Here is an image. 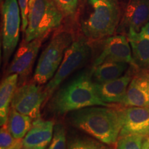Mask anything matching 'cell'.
<instances>
[{"mask_svg": "<svg viewBox=\"0 0 149 149\" xmlns=\"http://www.w3.org/2000/svg\"><path fill=\"white\" fill-rule=\"evenodd\" d=\"M70 122L97 140L112 146L116 144L122 128L120 108L92 106L70 112Z\"/></svg>", "mask_w": 149, "mask_h": 149, "instance_id": "1", "label": "cell"}, {"mask_svg": "<svg viewBox=\"0 0 149 149\" xmlns=\"http://www.w3.org/2000/svg\"><path fill=\"white\" fill-rule=\"evenodd\" d=\"M80 13V29L91 42L114 35L122 18L119 0H84Z\"/></svg>", "mask_w": 149, "mask_h": 149, "instance_id": "2", "label": "cell"}, {"mask_svg": "<svg viewBox=\"0 0 149 149\" xmlns=\"http://www.w3.org/2000/svg\"><path fill=\"white\" fill-rule=\"evenodd\" d=\"M92 106L109 107L111 104L99 97L91 73L86 72L79 74L59 88L49 103L52 113L58 115Z\"/></svg>", "mask_w": 149, "mask_h": 149, "instance_id": "3", "label": "cell"}, {"mask_svg": "<svg viewBox=\"0 0 149 149\" xmlns=\"http://www.w3.org/2000/svg\"><path fill=\"white\" fill-rule=\"evenodd\" d=\"M74 40V35L70 29H61L54 33L37 61L33 75L34 82L42 86L53 78Z\"/></svg>", "mask_w": 149, "mask_h": 149, "instance_id": "4", "label": "cell"}, {"mask_svg": "<svg viewBox=\"0 0 149 149\" xmlns=\"http://www.w3.org/2000/svg\"><path fill=\"white\" fill-rule=\"evenodd\" d=\"M64 14L52 0H29L28 26L24 40L31 42L48 35L61 26Z\"/></svg>", "mask_w": 149, "mask_h": 149, "instance_id": "5", "label": "cell"}, {"mask_svg": "<svg viewBox=\"0 0 149 149\" xmlns=\"http://www.w3.org/2000/svg\"><path fill=\"white\" fill-rule=\"evenodd\" d=\"M92 54L91 42L85 37L74 40L68 48L60 66L53 78L44 87L47 100L70 74L88 60Z\"/></svg>", "mask_w": 149, "mask_h": 149, "instance_id": "6", "label": "cell"}, {"mask_svg": "<svg viewBox=\"0 0 149 149\" xmlns=\"http://www.w3.org/2000/svg\"><path fill=\"white\" fill-rule=\"evenodd\" d=\"M1 10L2 18V58L6 64L8 63L18 44L22 15L18 0H5L1 6Z\"/></svg>", "mask_w": 149, "mask_h": 149, "instance_id": "7", "label": "cell"}, {"mask_svg": "<svg viewBox=\"0 0 149 149\" xmlns=\"http://www.w3.org/2000/svg\"><path fill=\"white\" fill-rule=\"evenodd\" d=\"M46 100L47 95L44 88L33 81L17 88L10 107L35 120L40 117L41 107Z\"/></svg>", "mask_w": 149, "mask_h": 149, "instance_id": "8", "label": "cell"}, {"mask_svg": "<svg viewBox=\"0 0 149 149\" xmlns=\"http://www.w3.org/2000/svg\"><path fill=\"white\" fill-rule=\"evenodd\" d=\"M102 40L100 52L93 61L92 67L109 61L135 65L127 36L122 34L113 35Z\"/></svg>", "mask_w": 149, "mask_h": 149, "instance_id": "9", "label": "cell"}, {"mask_svg": "<svg viewBox=\"0 0 149 149\" xmlns=\"http://www.w3.org/2000/svg\"><path fill=\"white\" fill-rule=\"evenodd\" d=\"M46 37L47 36L41 37L31 42L23 40L9 64L6 75L17 74L21 79L27 77L32 70L42 42Z\"/></svg>", "mask_w": 149, "mask_h": 149, "instance_id": "10", "label": "cell"}, {"mask_svg": "<svg viewBox=\"0 0 149 149\" xmlns=\"http://www.w3.org/2000/svg\"><path fill=\"white\" fill-rule=\"evenodd\" d=\"M122 128L120 137L138 135L149 137V107L120 108Z\"/></svg>", "mask_w": 149, "mask_h": 149, "instance_id": "11", "label": "cell"}, {"mask_svg": "<svg viewBox=\"0 0 149 149\" xmlns=\"http://www.w3.org/2000/svg\"><path fill=\"white\" fill-rule=\"evenodd\" d=\"M120 104L122 107H149L148 70H136Z\"/></svg>", "mask_w": 149, "mask_h": 149, "instance_id": "12", "label": "cell"}, {"mask_svg": "<svg viewBox=\"0 0 149 149\" xmlns=\"http://www.w3.org/2000/svg\"><path fill=\"white\" fill-rule=\"evenodd\" d=\"M148 22L149 0H129L117 32L127 33L130 29L139 32Z\"/></svg>", "mask_w": 149, "mask_h": 149, "instance_id": "13", "label": "cell"}, {"mask_svg": "<svg viewBox=\"0 0 149 149\" xmlns=\"http://www.w3.org/2000/svg\"><path fill=\"white\" fill-rule=\"evenodd\" d=\"M137 68L135 65L130 64L127 71L120 77L105 83H95L99 97L108 104H120Z\"/></svg>", "mask_w": 149, "mask_h": 149, "instance_id": "14", "label": "cell"}, {"mask_svg": "<svg viewBox=\"0 0 149 149\" xmlns=\"http://www.w3.org/2000/svg\"><path fill=\"white\" fill-rule=\"evenodd\" d=\"M54 122L41 117L33 120L32 126L23 138L24 149H46L52 140Z\"/></svg>", "mask_w": 149, "mask_h": 149, "instance_id": "15", "label": "cell"}, {"mask_svg": "<svg viewBox=\"0 0 149 149\" xmlns=\"http://www.w3.org/2000/svg\"><path fill=\"white\" fill-rule=\"evenodd\" d=\"M131 47L135 65L140 69H149V37L142 31L130 29L126 33Z\"/></svg>", "mask_w": 149, "mask_h": 149, "instance_id": "16", "label": "cell"}, {"mask_svg": "<svg viewBox=\"0 0 149 149\" xmlns=\"http://www.w3.org/2000/svg\"><path fill=\"white\" fill-rule=\"evenodd\" d=\"M130 66L126 62L109 61L92 67L91 76L95 84L105 83L120 77L127 71Z\"/></svg>", "mask_w": 149, "mask_h": 149, "instance_id": "17", "label": "cell"}, {"mask_svg": "<svg viewBox=\"0 0 149 149\" xmlns=\"http://www.w3.org/2000/svg\"><path fill=\"white\" fill-rule=\"evenodd\" d=\"M19 75L11 74L2 80L0 86V124L1 126L7 124L15 92L17 88Z\"/></svg>", "mask_w": 149, "mask_h": 149, "instance_id": "18", "label": "cell"}, {"mask_svg": "<svg viewBox=\"0 0 149 149\" xmlns=\"http://www.w3.org/2000/svg\"><path fill=\"white\" fill-rule=\"evenodd\" d=\"M32 120L31 117L19 113L10 107L6 124L15 138L23 139L32 126Z\"/></svg>", "mask_w": 149, "mask_h": 149, "instance_id": "19", "label": "cell"}, {"mask_svg": "<svg viewBox=\"0 0 149 149\" xmlns=\"http://www.w3.org/2000/svg\"><path fill=\"white\" fill-rule=\"evenodd\" d=\"M64 14V17L74 20L79 14L84 0H52Z\"/></svg>", "mask_w": 149, "mask_h": 149, "instance_id": "20", "label": "cell"}, {"mask_svg": "<svg viewBox=\"0 0 149 149\" xmlns=\"http://www.w3.org/2000/svg\"><path fill=\"white\" fill-rule=\"evenodd\" d=\"M67 149H113L109 145L95 139L86 137H77L68 143Z\"/></svg>", "mask_w": 149, "mask_h": 149, "instance_id": "21", "label": "cell"}, {"mask_svg": "<svg viewBox=\"0 0 149 149\" xmlns=\"http://www.w3.org/2000/svg\"><path fill=\"white\" fill-rule=\"evenodd\" d=\"M144 136L128 135L119 137L115 149H141Z\"/></svg>", "mask_w": 149, "mask_h": 149, "instance_id": "22", "label": "cell"}, {"mask_svg": "<svg viewBox=\"0 0 149 149\" xmlns=\"http://www.w3.org/2000/svg\"><path fill=\"white\" fill-rule=\"evenodd\" d=\"M47 149H66V129L61 123L54 126L53 138Z\"/></svg>", "mask_w": 149, "mask_h": 149, "instance_id": "23", "label": "cell"}, {"mask_svg": "<svg viewBox=\"0 0 149 149\" xmlns=\"http://www.w3.org/2000/svg\"><path fill=\"white\" fill-rule=\"evenodd\" d=\"M17 139L9 131L7 124L1 126L0 131V149H10L15 144Z\"/></svg>", "mask_w": 149, "mask_h": 149, "instance_id": "24", "label": "cell"}, {"mask_svg": "<svg viewBox=\"0 0 149 149\" xmlns=\"http://www.w3.org/2000/svg\"><path fill=\"white\" fill-rule=\"evenodd\" d=\"M29 0H18L19 6L21 10L22 15V30L25 33L28 26V13H29Z\"/></svg>", "mask_w": 149, "mask_h": 149, "instance_id": "25", "label": "cell"}, {"mask_svg": "<svg viewBox=\"0 0 149 149\" xmlns=\"http://www.w3.org/2000/svg\"><path fill=\"white\" fill-rule=\"evenodd\" d=\"M141 149H149V137H144Z\"/></svg>", "mask_w": 149, "mask_h": 149, "instance_id": "26", "label": "cell"}, {"mask_svg": "<svg viewBox=\"0 0 149 149\" xmlns=\"http://www.w3.org/2000/svg\"><path fill=\"white\" fill-rule=\"evenodd\" d=\"M140 31H142L144 34H146L147 36L149 37V22L141 29Z\"/></svg>", "mask_w": 149, "mask_h": 149, "instance_id": "27", "label": "cell"}, {"mask_svg": "<svg viewBox=\"0 0 149 149\" xmlns=\"http://www.w3.org/2000/svg\"><path fill=\"white\" fill-rule=\"evenodd\" d=\"M4 1H5V0H0V3H1V6L3 5V2H4Z\"/></svg>", "mask_w": 149, "mask_h": 149, "instance_id": "28", "label": "cell"}, {"mask_svg": "<svg viewBox=\"0 0 149 149\" xmlns=\"http://www.w3.org/2000/svg\"><path fill=\"white\" fill-rule=\"evenodd\" d=\"M124 1H126V2H127V3H128V1H129V0H124Z\"/></svg>", "mask_w": 149, "mask_h": 149, "instance_id": "29", "label": "cell"}, {"mask_svg": "<svg viewBox=\"0 0 149 149\" xmlns=\"http://www.w3.org/2000/svg\"><path fill=\"white\" fill-rule=\"evenodd\" d=\"M148 71H149V69H148Z\"/></svg>", "mask_w": 149, "mask_h": 149, "instance_id": "30", "label": "cell"}]
</instances>
